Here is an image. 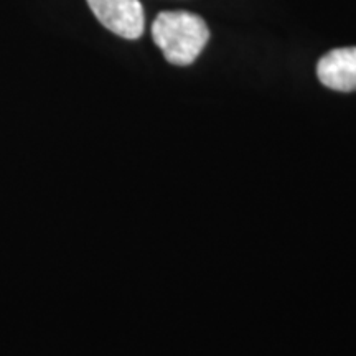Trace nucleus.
Returning <instances> with one entry per match:
<instances>
[{"label": "nucleus", "instance_id": "1", "mask_svg": "<svg viewBox=\"0 0 356 356\" xmlns=\"http://www.w3.org/2000/svg\"><path fill=\"white\" fill-rule=\"evenodd\" d=\"M152 38L168 63L188 66L210 40L207 22L191 12H160L152 24Z\"/></svg>", "mask_w": 356, "mask_h": 356}, {"label": "nucleus", "instance_id": "2", "mask_svg": "<svg viewBox=\"0 0 356 356\" xmlns=\"http://www.w3.org/2000/svg\"><path fill=\"white\" fill-rule=\"evenodd\" d=\"M86 2L96 19L119 37L137 40L144 33L145 15L139 0H86Z\"/></svg>", "mask_w": 356, "mask_h": 356}, {"label": "nucleus", "instance_id": "3", "mask_svg": "<svg viewBox=\"0 0 356 356\" xmlns=\"http://www.w3.org/2000/svg\"><path fill=\"white\" fill-rule=\"evenodd\" d=\"M317 76L333 91H356V47L337 48L323 55L317 65Z\"/></svg>", "mask_w": 356, "mask_h": 356}]
</instances>
